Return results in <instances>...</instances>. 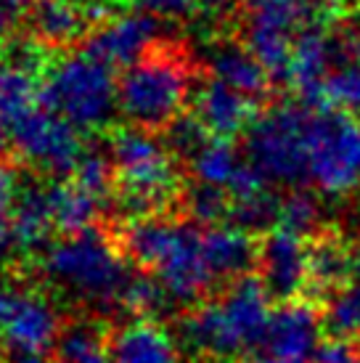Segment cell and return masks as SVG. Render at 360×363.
Returning a JSON list of instances; mask_svg holds the SVG:
<instances>
[{"instance_id": "cell-1", "label": "cell", "mask_w": 360, "mask_h": 363, "mask_svg": "<svg viewBox=\"0 0 360 363\" xmlns=\"http://www.w3.org/2000/svg\"><path fill=\"white\" fill-rule=\"evenodd\" d=\"M122 252L154 273L175 305L196 303L218 284L204 255V225L196 223L159 215L130 220L122 233Z\"/></svg>"}, {"instance_id": "cell-2", "label": "cell", "mask_w": 360, "mask_h": 363, "mask_svg": "<svg viewBox=\"0 0 360 363\" xmlns=\"http://www.w3.org/2000/svg\"><path fill=\"white\" fill-rule=\"evenodd\" d=\"M40 271L48 281L99 311L122 308L133 279L120 247L99 228L67 233L59 242H50L40 252Z\"/></svg>"}, {"instance_id": "cell-3", "label": "cell", "mask_w": 360, "mask_h": 363, "mask_svg": "<svg viewBox=\"0 0 360 363\" xmlns=\"http://www.w3.org/2000/svg\"><path fill=\"white\" fill-rule=\"evenodd\" d=\"M268 297L260 279L244 276L230 281L220 297L193 308L180 323V334L191 350L215 361L252 353L273 315Z\"/></svg>"}, {"instance_id": "cell-4", "label": "cell", "mask_w": 360, "mask_h": 363, "mask_svg": "<svg viewBox=\"0 0 360 363\" xmlns=\"http://www.w3.org/2000/svg\"><path fill=\"white\" fill-rule=\"evenodd\" d=\"M111 160L117 170V199L133 220L151 218L175 199L180 186L178 162L157 133L122 128L111 138Z\"/></svg>"}, {"instance_id": "cell-5", "label": "cell", "mask_w": 360, "mask_h": 363, "mask_svg": "<svg viewBox=\"0 0 360 363\" xmlns=\"http://www.w3.org/2000/svg\"><path fill=\"white\" fill-rule=\"evenodd\" d=\"M193 96L189 61L167 48L151 51L146 59L122 69L117 80L120 114L140 130H167L186 114V104Z\"/></svg>"}, {"instance_id": "cell-6", "label": "cell", "mask_w": 360, "mask_h": 363, "mask_svg": "<svg viewBox=\"0 0 360 363\" xmlns=\"http://www.w3.org/2000/svg\"><path fill=\"white\" fill-rule=\"evenodd\" d=\"M43 106L80 133L101 130L120 111L114 69L88 51L56 59L43 77Z\"/></svg>"}, {"instance_id": "cell-7", "label": "cell", "mask_w": 360, "mask_h": 363, "mask_svg": "<svg viewBox=\"0 0 360 363\" xmlns=\"http://www.w3.org/2000/svg\"><path fill=\"white\" fill-rule=\"evenodd\" d=\"M305 183L326 196L360 189V117L315 106L305 114Z\"/></svg>"}, {"instance_id": "cell-8", "label": "cell", "mask_w": 360, "mask_h": 363, "mask_svg": "<svg viewBox=\"0 0 360 363\" xmlns=\"http://www.w3.org/2000/svg\"><path fill=\"white\" fill-rule=\"evenodd\" d=\"M305 106L279 104L247 130V160L265 183H305Z\"/></svg>"}, {"instance_id": "cell-9", "label": "cell", "mask_w": 360, "mask_h": 363, "mask_svg": "<svg viewBox=\"0 0 360 363\" xmlns=\"http://www.w3.org/2000/svg\"><path fill=\"white\" fill-rule=\"evenodd\" d=\"M9 138L21 154V160L53 178L72 175L85 152L80 130L45 106L35 109L30 117L13 125Z\"/></svg>"}, {"instance_id": "cell-10", "label": "cell", "mask_w": 360, "mask_h": 363, "mask_svg": "<svg viewBox=\"0 0 360 363\" xmlns=\"http://www.w3.org/2000/svg\"><path fill=\"white\" fill-rule=\"evenodd\" d=\"M320 350V318L308 303H286L276 308L260 342L254 363H313Z\"/></svg>"}, {"instance_id": "cell-11", "label": "cell", "mask_w": 360, "mask_h": 363, "mask_svg": "<svg viewBox=\"0 0 360 363\" xmlns=\"http://www.w3.org/2000/svg\"><path fill=\"white\" fill-rule=\"evenodd\" d=\"M109 0H35L27 30L48 51L69 48L82 38L88 40L90 32L109 19Z\"/></svg>"}, {"instance_id": "cell-12", "label": "cell", "mask_w": 360, "mask_h": 363, "mask_svg": "<svg viewBox=\"0 0 360 363\" xmlns=\"http://www.w3.org/2000/svg\"><path fill=\"white\" fill-rule=\"evenodd\" d=\"M159 19L146 11L140 13H122L101 21L88 35L85 51L90 56L109 64L111 69H128L135 61L146 59L151 51L159 48Z\"/></svg>"}, {"instance_id": "cell-13", "label": "cell", "mask_w": 360, "mask_h": 363, "mask_svg": "<svg viewBox=\"0 0 360 363\" xmlns=\"http://www.w3.org/2000/svg\"><path fill=\"white\" fill-rule=\"evenodd\" d=\"M61 329L64 323L50 300L35 292H16L0 337L16 355H43L56 345Z\"/></svg>"}, {"instance_id": "cell-14", "label": "cell", "mask_w": 360, "mask_h": 363, "mask_svg": "<svg viewBox=\"0 0 360 363\" xmlns=\"http://www.w3.org/2000/svg\"><path fill=\"white\" fill-rule=\"evenodd\" d=\"M260 271L268 294L289 300L310 284V247L305 236L276 228L265 236L260 247Z\"/></svg>"}, {"instance_id": "cell-15", "label": "cell", "mask_w": 360, "mask_h": 363, "mask_svg": "<svg viewBox=\"0 0 360 363\" xmlns=\"http://www.w3.org/2000/svg\"><path fill=\"white\" fill-rule=\"evenodd\" d=\"M193 104V117L201 122V128L210 133L212 138H233L239 133H247L252 122L257 120L254 114V99L228 88L225 82L207 77L191 96Z\"/></svg>"}, {"instance_id": "cell-16", "label": "cell", "mask_w": 360, "mask_h": 363, "mask_svg": "<svg viewBox=\"0 0 360 363\" xmlns=\"http://www.w3.org/2000/svg\"><path fill=\"white\" fill-rule=\"evenodd\" d=\"M337 51L339 48H337L334 38L326 30V21L318 19L313 21V24H308L297 35L286 82L300 93L302 99L315 104L320 99L323 82L329 80L331 72L339 67L337 64Z\"/></svg>"}, {"instance_id": "cell-17", "label": "cell", "mask_w": 360, "mask_h": 363, "mask_svg": "<svg viewBox=\"0 0 360 363\" xmlns=\"http://www.w3.org/2000/svg\"><path fill=\"white\" fill-rule=\"evenodd\" d=\"M193 183L215 186L228 194L241 191L244 186L254 183L260 175L252 170L247 154H241L228 138H210L199 152L189 160Z\"/></svg>"}, {"instance_id": "cell-18", "label": "cell", "mask_w": 360, "mask_h": 363, "mask_svg": "<svg viewBox=\"0 0 360 363\" xmlns=\"http://www.w3.org/2000/svg\"><path fill=\"white\" fill-rule=\"evenodd\" d=\"M204 255L215 281H239L249 276L260 252L252 236L239 225H210L204 228Z\"/></svg>"}, {"instance_id": "cell-19", "label": "cell", "mask_w": 360, "mask_h": 363, "mask_svg": "<svg viewBox=\"0 0 360 363\" xmlns=\"http://www.w3.org/2000/svg\"><path fill=\"white\" fill-rule=\"evenodd\" d=\"M109 363H178V350L162 326L133 321L111 334Z\"/></svg>"}, {"instance_id": "cell-20", "label": "cell", "mask_w": 360, "mask_h": 363, "mask_svg": "<svg viewBox=\"0 0 360 363\" xmlns=\"http://www.w3.org/2000/svg\"><path fill=\"white\" fill-rule=\"evenodd\" d=\"M207 64L215 80L225 82L228 88L244 93L249 99H257L268 88V72L247 45L241 43H215L207 53Z\"/></svg>"}, {"instance_id": "cell-21", "label": "cell", "mask_w": 360, "mask_h": 363, "mask_svg": "<svg viewBox=\"0 0 360 363\" xmlns=\"http://www.w3.org/2000/svg\"><path fill=\"white\" fill-rule=\"evenodd\" d=\"M53 228V215H50L48 189L38 183H27L21 191L16 218H13V242L16 255H32L48 247V233Z\"/></svg>"}, {"instance_id": "cell-22", "label": "cell", "mask_w": 360, "mask_h": 363, "mask_svg": "<svg viewBox=\"0 0 360 363\" xmlns=\"http://www.w3.org/2000/svg\"><path fill=\"white\" fill-rule=\"evenodd\" d=\"M43 106V80L38 74L0 61V125L11 130Z\"/></svg>"}, {"instance_id": "cell-23", "label": "cell", "mask_w": 360, "mask_h": 363, "mask_svg": "<svg viewBox=\"0 0 360 363\" xmlns=\"http://www.w3.org/2000/svg\"><path fill=\"white\" fill-rule=\"evenodd\" d=\"M50 215H53V228H59L64 236L67 233H80L93 228L99 218L101 199L85 191L74 181L69 183H53L48 189Z\"/></svg>"}, {"instance_id": "cell-24", "label": "cell", "mask_w": 360, "mask_h": 363, "mask_svg": "<svg viewBox=\"0 0 360 363\" xmlns=\"http://www.w3.org/2000/svg\"><path fill=\"white\" fill-rule=\"evenodd\" d=\"M53 350L56 363H109V337L96 321H69Z\"/></svg>"}, {"instance_id": "cell-25", "label": "cell", "mask_w": 360, "mask_h": 363, "mask_svg": "<svg viewBox=\"0 0 360 363\" xmlns=\"http://www.w3.org/2000/svg\"><path fill=\"white\" fill-rule=\"evenodd\" d=\"M281 215V199L262 178L249 183L247 189L230 194V225H239L247 233L252 231H265L273 223H279Z\"/></svg>"}, {"instance_id": "cell-26", "label": "cell", "mask_w": 360, "mask_h": 363, "mask_svg": "<svg viewBox=\"0 0 360 363\" xmlns=\"http://www.w3.org/2000/svg\"><path fill=\"white\" fill-rule=\"evenodd\" d=\"M355 273V252L337 239H320L310 247V286L315 289H342Z\"/></svg>"}, {"instance_id": "cell-27", "label": "cell", "mask_w": 360, "mask_h": 363, "mask_svg": "<svg viewBox=\"0 0 360 363\" xmlns=\"http://www.w3.org/2000/svg\"><path fill=\"white\" fill-rule=\"evenodd\" d=\"M24 186L27 183L21 178L19 167L9 160H0V262L19 257L13 242V218Z\"/></svg>"}, {"instance_id": "cell-28", "label": "cell", "mask_w": 360, "mask_h": 363, "mask_svg": "<svg viewBox=\"0 0 360 363\" xmlns=\"http://www.w3.org/2000/svg\"><path fill=\"white\" fill-rule=\"evenodd\" d=\"M170 305H175L172 297L167 294V289L162 286V281L154 273H133L130 284L125 289V297H122L125 311L138 315V321H154L157 315L170 311Z\"/></svg>"}, {"instance_id": "cell-29", "label": "cell", "mask_w": 360, "mask_h": 363, "mask_svg": "<svg viewBox=\"0 0 360 363\" xmlns=\"http://www.w3.org/2000/svg\"><path fill=\"white\" fill-rule=\"evenodd\" d=\"M323 321L337 340H360V279L331 294Z\"/></svg>"}, {"instance_id": "cell-30", "label": "cell", "mask_w": 360, "mask_h": 363, "mask_svg": "<svg viewBox=\"0 0 360 363\" xmlns=\"http://www.w3.org/2000/svg\"><path fill=\"white\" fill-rule=\"evenodd\" d=\"M72 181L103 202L117 189V170H114L111 152H103V149H96V146H85L77 167L72 172Z\"/></svg>"}, {"instance_id": "cell-31", "label": "cell", "mask_w": 360, "mask_h": 363, "mask_svg": "<svg viewBox=\"0 0 360 363\" xmlns=\"http://www.w3.org/2000/svg\"><path fill=\"white\" fill-rule=\"evenodd\" d=\"M318 106H331V109L350 111L358 114L360 111V64L355 61H344L337 69L329 74V80L323 82Z\"/></svg>"}, {"instance_id": "cell-32", "label": "cell", "mask_w": 360, "mask_h": 363, "mask_svg": "<svg viewBox=\"0 0 360 363\" xmlns=\"http://www.w3.org/2000/svg\"><path fill=\"white\" fill-rule=\"evenodd\" d=\"M186 212L191 215V223L196 225H223V220H230V194L215 186L193 183L186 191Z\"/></svg>"}, {"instance_id": "cell-33", "label": "cell", "mask_w": 360, "mask_h": 363, "mask_svg": "<svg viewBox=\"0 0 360 363\" xmlns=\"http://www.w3.org/2000/svg\"><path fill=\"white\" fill-rule=\"evenodd\" d=\"M133 3L157 19H189V16L215 19L223 6V0H133Z\"/></svg>"}, {"instance_id": "cell-34", "label": "cell", "mask_w": 360, "mask_h": 363, "mask_svg": "<svg viewBox=\"0 0 360 363\" xmlns=\"http://www.w3.org/2000/svg\"><path fill=\"white\" fill-rule=\"evenodd\" d=\"M318 218H320L318 202L313 199L310 194L294 191L291 196H286L281 202L279 228L297 233V236H308L318 225Z\"/></svg>"}, {"instance_id": "cell-35", "label": "cell", "mask_w": 360, "mask_h": 363, "mask_svg": "<svg viewBox=\"0 0 360 363\" xmlns=\"http://www.w3.org/2000/svg\"><path fill=\"white\" fill-rule=\"evenodd\" d=\"M210 138L212 135L201 128V122L196 120L193 114H183V117H178V120L167 128L164 143L170 146V152L175 154V157H186V160H191V157L199 152Z\"/></svg>"}, {"instance_id": "cell-36", "label": "cell", "mask_w": 360, "mask_h": 363, "mask_svg": "<svg viewBox=\"0 0 360 363\" xmlns=\"http://www.w3.org/2000/svg\"><path fill=\"white\" fill-rule=\"evenodd\" d=\"M315 363H355V355L344 340H331V342L320 345Z\"/></svg>"}, {"instance_id": "cell-37", "label": "cell", "mask_w": 360, "mask_h": 363, "mask_svg": "<svg viewBox=\"0 0 360 363\" xmlns=\"http://www.w3.org/2000/svg\"><path fill=\"white\" fill-rule=\"evenodd\" d=\"M19 21V13L13 9H9L3 0H0V48L13 38V27Z\"/></svg>"}, {"instance_id": "cell-38", "label": "cell", "mask_w": 360, "mask_h": 363, "mask_svg": "<svg viewBox=\"0 0 360 363\" xmlns=\"http://www.w3.org/2000/svg\"><path fill=\"white\" fill-rule=\"evenodd\" d=\"M315 0H247L249 11L254 9H305L313 6Z\"/></svg>"}, {"instance_id": "cell-39", "label": "cell", "mask_w": 360, "mask_h": 363, "mask_svg": "<svg viewBox=\"0 0 360 363\" xmlns=\"http://www.w3.org/2000/svg\"><path fill=\"white\" fill-rule=\"evenodd\" d=\"M13 294H16V289H9V286H3V284H0V326H3L6 315H9V308H11Z\"/></svg>"}, {"instance_id": "cell-40", "label": "cell", "mask_w": 360, "mask_h": 363, "mask_svg": "<svg viewBox=\"0 0 360 363\" xmlns=\"http://www.w3.org/2000/svg\"><path fill=\"white\" fill-rule=\"evenodd\" d=\"M3 3H6L9 9L16 11L19 16H27V13H30V9H32V3H35V0H3Z\"/></svg>"}, {"instance_id": "cell-41", "label": "cell", "mask_w": 360, "mask_h": 363, "mask_svg": "<svg viewBox=\"0 0 360 363\" xmlns=\"http://www.w3.org/2000/svg\"><path fill=\"white\" fill-rule=\"evenodd\" d=\"M9 363H56L45 358V355H16V358H11Z\"/></svg>"}, {"instance_id": "cell-42", "label": "cell", "mask_w": 360, "mask_h": 363, "mask_svg": "<svg viewBox=\"0 0 360 363\" xmlns=\"http://www.w3.org/2000/svg\"><path fill=\"white\" fill-rule=\"evenodd\" d=\"M350 51H352V56H355V64H360V24H358V30L352 32Z\"/></svg>"}, {"instance_id": "cell-43", "label": "cell", "mask_w": 360, "mask_h": 363, "mask_svg": "<svg viewBox=\"0 0 360 363\" xmlns=\"http://www.w3.org/2000/svg\"><path fill=\"white\" fill-rule=\"evenodd\" d=\"M9 130H6V128H3V125H0V160H3V154H6V146H9Z\"/></svg>"}, {"instance_id": "cell-44", "label": "cell", "mask_w": 360, "mask_h": 363, "mask_svg": "<svg viewBox=\"0 0 360 363\" xmlns=\"http://www.w3.org/2000/svg\"><path fill=\"white\" fill-rule=\"evenodd\" d=\"M355 363H360V361H355Z\"/></svg>"}]
</instances>
